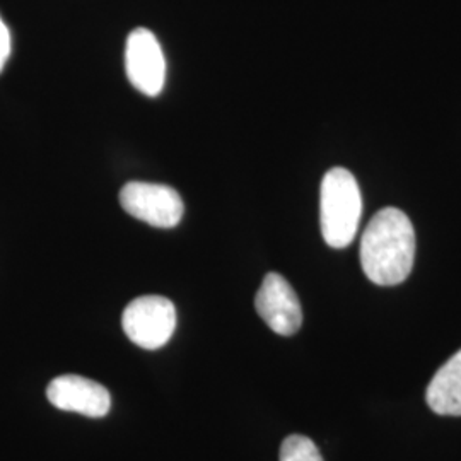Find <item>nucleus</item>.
<instances>
[{"label": "nucleus", "mask_w": 461, "mask_h": 461, "mask_svg": "<svg viewBox=\"0 0 461 461\" xmlns=\"http://www.w3.org/2000/svg\"><path fill=\"white\" fill-rule=\"evenodd\" d=\"M122 327L135 346L146 350L161 348L176 329L175 304L163 296L137 297L125 308Z\"/></svg>", "instance_id": "3"}, {"label": "nucleus", "mask_w": 461, "mask_h": 461, "mask_svg": "<svg viewBox=\"0 0 461 461\" xmlns=\"http://www.w3.org/2000/svg\"><path fill=\"white\" fill-rule=\"evenodd\" d=\"M120 203L127 214L163 230L178 226L185 212L180 194L159 183H127L120 192Z\"/></svg>", "instance_id": "4"}, {"label": "nucleus", "mask_w": 461, "mask_h": 461, "mask_svg": "<svg viewBox=\"0 0 461 461\" xmlns=\"http://www.w3.org/2000/svg\"><path fill=\"white\" fill-rule=\"evenodd\" d=\"M361 215L363 195L356 176L346 167H331L320 194V222L327 245L348 247L356 238Z\"/></svg>", "instance_id": "2"}, {"label": "nucleus", "mask_w": 461, "mask_h": 461, "mask_svg": "<svg viewBox=\"0 0 461 461\" xmlns=\"http://www.w3.org/2000/svg\"><path fill=\"white\" fill-rule=\"evenodd\" d=\"M127 77L137 91L146 96H159L166 81V59L163 49L152 32L137 28L125 45Z\"/></svg>", "instance_id": "5"}, {"label": "nucleus", "mask_w": 461, "mask_h": 461, "mask_svg": "<svg viewBox=\"0 0 461 461\" xmlns=\"http://www.w3.org/2000/svg\"><path fill=\"white\" fill-rule=\"evenodd\" d=\"M255 308L268 329L277 335L291 337L303 323V310L291 284L279 274L270 272L255 297Z\"/></svg>", "instance_id": "6"}, {"label": "nucleus", "mask_w": 461, "mask_h": 461, "mask_svg": "<svg viewBox=\"0 0 461 461\" xmlns=\"http://www.w3.org/2000/svg\"><path fill=\"white\" fill-rule=\"evenodd\" d=\"M50 403L66 412H76L99 419L112 409L108 390L93 379L77 375H64L53 379L47 388Z\"/></svg>", "instance_id": "7"}, {"label": "nucleus", "mask_w": 461, "mask_h": 461, "mask_svg": "<svg viewBox=\"0 0 461 461\" xmlns=\"http://www.w3.org/2000/svg\"><path fill=\"white\" fill-rule=\"evenodd\" d=\"M426 400L432 412L461 415V348L432 376Z\"/></svg>", "instance_id": "8"}, {"label": "nucleus", "mask_w": 461, "mask_h": 461, "mask_svg": "<svg viewBox=\"0 0 461 461\" xmlns=\"http://www.w3.org/2000/svg\"><path fill=\"white\" fill-rule=\"evenodd\" d=\"M415 230L409 215L386 207L371 219L361 240V265L378 285H398L412 272Z\"/></svg>", "instance_id": "1"}, {"label": "nucleus", "mask_w": 461, "mask_h": 461, "mask_svg": "<svg viewBox=\"0 0 461 461\" xmlns=\"http://www.w3.org/2000/svg\"><path fill=\"white\" fill-rule=\"evenodd\" d=\"M280 461H323L318 447L306 436L293 434L280 446Z\"/></svg>", "instance_id": "9"}, {"label": "nucleus", "mask_w": 461, "mask_h": 461, "mask_svg": "<svg viewBox=\"0 0 461 461\" xmlns=\"http://www.w3.org/2000/svg\"><path fill=\"white\" fill-rule=\"evenodd\" d=\"M9 57H11V33L0 17V72L4 70Z\"/></svg>", "instance_id": "10"}]
</instances>
